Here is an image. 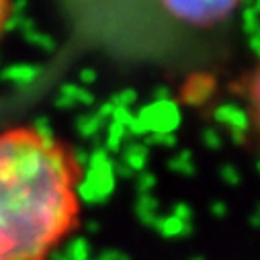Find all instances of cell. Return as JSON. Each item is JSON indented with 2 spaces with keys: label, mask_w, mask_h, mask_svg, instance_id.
<instances>
[{
  "label": "cell",
  "mask_w": 260,
  "mask_h": 260,
  "mask_svg": "<svg viewBox=\"0 0 260 260\" xmlns=\"http://www.w3.org/2000/svg\"><path fill=\"white\" fill-rule=\"evenodd\" d=\"M82 166L35 127L0 134V260H51L80 225Z\"/></svg>",
  "instance_id": "cell-1"
},
{
  "label": "cell",
  "mask_w": 260,
  "mask_h": 260,
  "mask_svg": "<svg viewBox=\"0 0 260 260\" xmlns=\"http://www.w3.org/2000/svg\"><path fill=\"white\" fill-rule=\"evenodd\" d=\"M158 3L170 17L186 25L213 27L236 11L240 0H158Z\"/></svg>",
  "instance_id": "cell-2"
},
{
  "label": "cell",
  "mask_w": 260,
  "mask_h": 260,
  "mask_svg": "<svg viewBox=\"0 0 260 260\" xmlns=\"http://www.w3.org/2000/svg\"><path fill=\"white\" fill-rule=\"evenodd\" d=\"M9 11H11V0H0V33H3V29L7 25Z\"/></svg>",
  "instance_id": "cell-4"
},
{
  "label": "cell",
  "mask_w": 260,
  "mask_h": 260,
  "mask_svg": "<svg viewBox=\"0 0 260 260\" xmlns=\"http://www.w3.org/2000/svg\"><path fill=\"white\" fill-rule=\"evenodd\" d=\"M248 103H250V111H252V121L260 132V66L256 68V72L252 74V78L248 82Z\"/></svg>",
  "instance_id": "cell-3"
}]
</instances>
